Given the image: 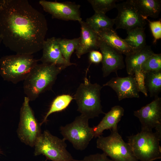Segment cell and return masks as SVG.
<instances>
[{
  "label": "cell",
  "mask_w": 161,
  "mask_h": 161,
  "mask_svg": "<svg viewBox=\"0 0 161 161\" xmlns=\"http://www.w3.org/2000/svg\"><path fill=\"white\" fill-rule=\"evenodd\" d=\"M134 115L141 123V131H152L161 134V98L159 96L140 109L134 111Z\"/></svg>",
  "instance_id": "cell-11"
},
{
  "label": "cell",
  "mask_w": 161,
  "mask_h": 161,
  "mask_svg": "<svg viewBox=\"0 0 161 161\" xmlns=\"http://www.w3.org/2000/svg\"><path fill=\"white\" fill-rule=\"evenodd\" d=\"M78 161H113L105 153H97L85 156L82 160Z\"/></svg>",
  "instance_id": "cell-30"
},
{
  "label": "cell",
  "mask_w": 161,
  "mask_h": 161,
  "mask_svg": "<svg viewBox=\"0 0 161 161\" xmlns=\"http://www.w3.org/2000/svg\"><path fill=\"white\" fill-rule=\"evenodd\" d=\"M97 147L113 161H139L128 143L125 142L118 130H111L107 137L100 136L96 141Z\"/></svg>",
  "instance_id": "cell-8"
},
{
  "label": "cell",
  "mask_w": 161,
  "mask_h": 161,
  "mask_svg": "<svg viewBox=\"0 0 161 161\" xmlns=\"http://www.w3.org/2000/svg\"><path fill=\"white\" fill-rule=\"evenodd\" d=\"M95 13L106 14L109 11L116 8L117 0H88Z\"/></svg>",
  "instance_id": "cell-27"
},
{
  "label": "cell",
  "mask_w": 161,
  "mask_h": 161,
  "mask_svg": "<svg viewBox=\"0 0 161 161\" xmlns=\"http://www.w3.org/2000/svg\"><path fill=\"white\" fill-rule=\"evenodd\" d=\"M4 0H0V7L4 2Z\"/></svg>",
  "instance_id": "cell-32"
},
{
  "label": "cell",
  "mask_w": 161,
  "mask_h": 161,
  "mask_svg": "<svg viewBox=\"0 0 161 161\" xmlns=\"http://www.w3.org/2000/svg\"><path fill=\"white\" fill-rule=\"evenodd\" d=\"M39 4L46 12L53 18L64 21H78L82 20L80 8V6L74 2H58L41 0Z\"/></svg>",
  "instance_id": "cell-12"
},
{
  "label": "cell",
  "mask_w": 161,
  "mask_h": 161,
  "mask_svg": "<svg viewBox=\"0 0 161 161\" xmlns=\"http://www.w3.org/2000/svg\"><path fill=\"white\" fill-rule=\"evenodd\" d=\"M79 22L80 25V34L75 53L79 58L84 54L99 49L100 39L97 33L85 21L82 20Z\"/></svg>",
  "instance_id": "cell-15"
},
{
  "label": "cell",
  "mask_w": 161,
  "mask_h": 161,
  "mask_svg": "<svg viewBox=\"0 0 161 161\" xmlns=\"http://www.w3.org/2000/svg\"><path fill=\"white\" fill-rule=\"evenodd\" d=\"M42 49V55L40 61L42 63L62 65L66 67L76 64L66 61L60 49L58 38L52 37L45 40Z\"/></svg>",
  "instance_id": "cell-16"
},
{
  "label": "cell",
  "mask_w": 161,
  "mask_h": 161,
  "mask_svg": "<svg viewBox=\"0 0 161 161\" xmlns=\"http://www.w3.org/2000/svg\"><path fill=\"white\" fill-rule=\"evenodd\" d=\"M73 99V97L69 95L64 94L57 97L52 101L41 125L46 122L48 117L51 114L62 111L66 109Z\"/></svg>",
  "instance_id": "cell-24"
},
{
  "label": "cell",
  "mask_w": 161,
  "mask_h": 161,
  "mask_svg": "<svg viewBox=\"0 0 161 161\" xmlns=\"http://www.w3.org/2000/svg\"><path fill=\"white\" fill-rule=\"evenodd\" d=\"M89 53V59L91 63L98 64L102 62V55L100 52L97 50H94Z\"/></svg>",
  "instance_id": "cell-31"
},
{
  "label": "cell",
  "mask_w": 161,
  "mask_h": 161,
  "mask_svg": "<svg viewBox=\"0 0 161 161\" xmlns=\"http://www.w3.org/2000/svg\"><path fill=\"white\" fill-rule=\"evenodd\" d=\"M80 37L72 39L58 38L60 50L66 61L70 63L71 56L75 50L80 41Z\"/></svg>",
  "instance_id": "cell-25"
},
{
  "label": "cell",
  "mask_w": 161,
  "mask_h": 161,
  "mask_svg": "<svg viewBox=\"0 0 161 161\" xmlns=\"http://www.w3.org/2000/svg\"><path fill=\"white\" fill-rule=\"evenodd\" d=\"M118 14L114 18L116 29H123L128 31L137 27H144L146 24L145 19L140 14L131 0L116 4Z\"/></svg>",
  "instance_id": "cell-10"
},
{
  "label": "cell",
  "mask_w": 161,
  "mask_h": 161,
  "mask_svg": "<svg viewBox=\"0 0 161 161\" xmlns=\"http://www.w3.org/2000/svg\"><path fill=\"white\" fill-rule=\"evenodd\" d=\"M146 20L148 21L149 27L154 37L153 43L155 44L157 41L161 38V21L160 20L151 21L148 18Z\"/></svg>",
  "instance_id": "cell-29"
},
{
  "label": "cell",
  "mask_w": 161,
  "mask_h": 161,
  "mask_svg": "<svg viewBox=\"0 0 161 161\" xmlns=\"http://www.w3.org/2000/svg\"><path fill=\"white\" fill-rule=\"evenodd\" d=\"M128 143L139 161H153L161 158L160 142L161 134L156 132L141 131L127 137Z\"/></svg>",
  "instance_id": "cell-5"
},
{
  "label": "cell",
  "mask_w": 161,
  "mask_h": 161,
  "mask_svg": "<svg viewBox=\"0 0 161 161\" xmlns=\"http://www.w3.org/2000/svg\"><path fill=\"white\" fill-rule=\"evenodd\" d=\"M140 14L145 19L148 17L156 18L161 10L160 0H131Z\"/></svg>",
  "instance_id": "cell-20"
},
{
  "label": "cell",
  "mask_w": 161,
  "mask_h": 161,
  "mask_svg": "<svg viewBox=\"0 0 161 161\" xmlns=\"http://www.w3.org/2000/svg\"><path fill=\"white\" fill-rule=\"evenodd\" d=\"M141 70L145 73L161 70V54L154 53L147 59L141 66Z\"/></svg>",
  "instance_id": "cell-26"
},
{
  "label": "cell",
  "mask_w": 161,
  "mask_h": 161,
  "mask_svg": "<svg viewBox=\"0 0 161 161\" xmlns=\"http://www.w3.org/2000/svg\"><path fill=\"white\" fill-rule=\"evenodd\" d=\"M133 75L139 92H141L145 96H147L148 92L145 83V73L141 70H137L134 72Z\"/></svg>",
  "instance_id": "cell-28"
},
{
  "label": "cell",
  "mask_w": 161,
  "mask_h": 161,
  "mask_svg": "<svg viewBox=\"0 0 161 161\" xmlns=\"http://www.w3.org/2000/svg\"><path fill=\"white\" fill-rule=\"evenodd\" d=\"M1 152V151H0V153Z\"/></svg>",
  "instance_id": "cell-34"
},
{
  "label": "cell",
  "mask_w": 161,
  "mask_h": 161,
  "mask_svg": "<svg viewBox=\"0 0 161 161\" xmlns=\"http://www.w3.org/2000/svg\"><path fill=\"white\" fill-rule=\"evenodd\" d=\"M97 33L101 40L122 54L126 55L134 51L113 28L102 30Z\"/></svg>",
  "instance_id": "cell-19"
},
{
  "label": "cell",
  "mask_w": 161,
  "mask_h": 161,
  "mask_svg": "<svg viewBox=\"0 0 161 161\" xmlns=\"http://www.w3.org/2000/svg\"><path fill=\"white\" fill-rule=\"evenodd\" d=\"M38 62L32 55L6 56L0 59V73L5 80L16 84L26 79Z\"/></svg>",
  "instance_id": "cell-4"
},
{
  "label": "cell",
  "mask_w": 161,
  "mask_h": 161,
  "mask_svg": "<svg viewBox=\"0 0 161 161\" xmlns=\"http://www.w3.org/2000/svg\"><path fill=\"white\" fill-rule=\"evenodd\" d=\"M89 120L81 114L71 123L60 127L63 139L69 141L77 150H85L94 137L92 128L89 125Z\"/></svg>",
  "instance_id": "cell-7"
},
{
  "label": "cell",
  "mask_w": 161,
  "mask_h": 161,
  "mask_svg": "<svg viewBox=\"0 0 161 161\" xmlns=\"http://www.w3.org/2000/svg\"><path fill=\"white\" fill-rule=\"evenodd\" d=\"M103 86L111 88L116 93L119 101L125 98H139L140 97L134 75L113 78L103 84Z\"/></svg>",
  "instance_id": "cell-14"
},
{
  "label": "cell",
  "mask_w": 161,
  "mask_h": 161,
  "mask_svg": "<svg viewBox=\"0 0 161 161\" xmlns=\"http://www.w3.org/2000/svg\"><path fill=\"white\" fill-rule=\"evenodd\" d=\"M34 155H42L52 161H75L66 149L65 140L52 135L48 130L44 131L37 140Z\"/></svg>",
  "instance_id": "cell-6"
},
{
  "label": "cell",
  "mask_w": 161,
  "mask_h": 161,
  "mask_svg": "<svg viewBox=\"0 0 161 161\" xmlns=\"http://www.w3.org/2000/svg\"><path fill=\"white\" fill-rule=\"evenodd\" d=\"M48 30L44 15L27 0H4L0 7V36L16 54L32 55L42 49Z\"/></svg>",
  "instance_id": "cell-1"
},
{
  "label": "cell",
  "mask_w": 161,
  "mask_h": 161,
  "mask_svg": "<svg viewBox=\"0 0 161 161\" xmlns=\"http://www.w3.org/2000/svg\"><path fill=\"white\" fill-rule=\"evenodd\" d=\"M145 83L151 97L158 96L161 91V70L145 73Z\"/></svg>",
  "instance_id": "cell-23"
},
{
  "label": "cell",
  "mask_w": 161,
  "mask_h": 161,
  "mask_svg": "<svg viewBox=\"0 0 161 161\" xmlns=\"http://www.w3.org/2000/svg\"><path fill=\"white\" fill-rule=\"evenodd\" d=\"M47 161V160H44V161Z\"/></svg>",
  "instance_id": "cell-33"
},
{
  "label": "cell",
  "mask_w": 161,
  "mask_h": 161,
  "mask_svg": "<svg viewBox=\"0 0 161 161\" xmlns=\"http://www.w3.org/2000/svg\"><path fill=\"white\" fill-rule=\"evenodd\" d=\"M99 49L102 55V69L103 77L125 67L123 54L100 39Z\"/></svg>",
  "instance_id": "cell-13"
},
{
  "label": "cell",
  "mask_w": 161,
  "mask_h": 161,
  "mask_svg": "<svg viewBox=\"0 0 161 161\" xmlns=\"http://www.w3.org/2000/svg\"><path fill=\"white\" fill-rule=\"evenodd\" d=\"M154 53L151 47L146 45L126 55L125 62L127 73L129 75H133L136 71L141 70L142 64Z\"/></svg>",
  "instance_id": "cell-18"
},
{
  "label": "cell",
  "mask_w": 161,
  "mask_h": 161,
  "mask_svg": "<svg viewBox=\"0 0 161 161\" xmlns=\"http://www.w3.org/2000/svg\"><path fill=\"white\" fill-rule=\"evenodd\" d=\"M103 87L95 83H92L86 77L84 82L77 88L74 99L78 106L77 110L89 119L104 114L100 99Z\"/></svg>",
  "instance_id": "cell-3"
},
{
  "label": "cell",
  "mask_w": 161,
  "mask_h": 161,
  "mask_svg": "<svg viewBox=\"0 0 161 161\" xmlns=\"http://www.w3.org/2000/svg\"><path fill=\"white\" fill-rule=\"evenodd\" d=\"M124 109L119 105L114 106L105 114V116L96 126L92 127L94 137H97L103 134L105 130H117V124L123 116Z\"/></svg>",
  "instance_id": "cell-17"
},
{
  "label": "cell",
  "mask_w": 161,
  "mask_h": 161,
  "mask_svg": "<svg viewBox=\"0 0 161 161\" xmlns=\"http://www.w3.org/2000/svg\"><path fill=\"white\" fill-rule=\"evenodd\" d=\"M97 33L100 31L113 29L114 24V18H111L105 14L95 13L87 18L85 21Z\"/></svg>",
  "instance_id": "cell-21"
},
{
  "label": "cell",
  "mask_w": 161,
  "mask_h": 161,
  "mask_svg": "<svg viewBox=\"0 0 161 161\" xmlns=\"http://www.w3.org/2000/svg\"><path fill=\"white\" fill-rule=\"evenodd\" d=\"M30 101L24 97L20 112V120L17 130L18 136L20 141L31 147L35 143L41 134L40 123L35 117L31 107Z\"/></svg>",
  "instance_id": "cell-9"
},
{
  "label": "cell",
  "mask_w": 161,
  "mask_h": 161,
  "mask_svg": "<svg viewBox=\"0 0 161 161\" xmlns=\"http://www.w3.org/2000/svg\"><path fill=\"white\" fill-rule=\"evenodd\" d=\"M66 66L41 63L37 64L24 80V93L30 101L35 100L42 93L50 89L58 75Z\"/></svg>",
  "instance_id": "cell-2"
},
{
  "label": "cell",
  "mask_w": 161,
  "mask_h": 161,
  "mask_svg": "<svg viewBox=\"0 0 161 161\" xmlns=\"http://www.w3.org/2000/svg\"><path fill=\"white\" fill-rule=\"evenodd\" d=\"M145 29L144 27H137L127 31L128 35L124 40L134 51L146 45Z\"/></svg>",
  "instance_id": "cell-22"
}]
</instances>
